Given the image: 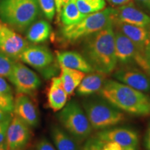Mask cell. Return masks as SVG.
Here are the masks:
<instances>
[{"label":"cell","instance_id":"2e32d148","mask_svg":"<svg viewBox=\"0 0 150 150\" xmlns=\"http://www.w3.org/2000/svg\"><path fill=\"white\" fill-rule=\"evenodd\" d=\"M114 19L132 25L150 27V17L136 8L132 3L114 9Z\"/></svg>","mask_w":150,"mask_h":150},{"label":"cell","instance_id":"8fae6325","mask_svg":"<svg viewBox=\"0 0 150 150\" xmlns=\"http://www.w3.org/2000/svg\"><path fill=\"white\" fill-rule=\"evenodd\" d=\"M29 45L28 41L6 24L0 29V52L15 61L20 60L22 52Z\"/></svg>","mask_w":150,"mask_h":150},{"label":"cell","instance_id":"b9f144b4","mask_svg":"<svg viewBox=\"0 0 150 150\" xmlns=\"http://www.w3.org/2000/svg\"><path fill=\"white\" fill-rule=\"evenodd\" d=\"M7 150H24V148H20V149H8Z\"/></svg>","mask_w":150,"mask_h":150},{"label":"cell","instance_id":"d590c367","mask_svg":"<svg viewBox=\"0 0 150 150\" xmlns=\"http://www.w3.org/2000/svg\"><path fill=\"white\" fill-rule=\"evenodd\" d=\"M136 2L142 8L150 11V0H136Z\"/></svg>","mask_w":150,"mask_h":150},{"label":"cell","instance_id":"4dcf8cb0","mask_svg":"<svg viewBox=\"0 0 150 150\" xmlns=\"http://www.w3.org/2000/svg\"><path fill=\"white\" fill-rule=\"evenodd\" d=\"M99 141L100 144V150H122L125 148L114 142H103L99 140Z\"/></svg>","mask_w":150,"mask_h":150},{"label":"cell","instance_id":"44dd1931","mask_svg":"<svg viewBox=\"0 0 150 150\" xmlns=\"http://www.w3.org/2000/svg\"><path fill=\"white\" fill-rule=\"evenodd\" d=\"M51 136L56 150H79L78 142L63 127L54 125L51 129Z\"/></svg>","mask_w":150,"mask_h":150},{"label":"cell","instance_id":"1f68e13d","mask_svg":"<svg viewBox=\"0 0 150 150\" xmlns=\"http://www.w3.org/2000/svg\"><path fill=\"white\" fill-rule=\"evenodd\" d=\"M83 150H100V144L99 140L95 137L88 140L84 145Z\"/></svg>","mask_w":150,"mask_h":150},{"label":"cell","instance_id":"e575fe53","mask_svg":"<svg viewBox=\"0 0 150 150\" xmlns=\"http://www.w3.org/2000/svg\"><path fill=\"white\" fill-rule=\"evenodd\" d=\"M108 1L115 6H123L133 2V0H108Z\"/></svg>","mask_w":150,"mask_h":150},{"label":"cell","instance_id":"9c48e42d","mask_svg":"<svg viewBox=\"0 0 150 150\" xmlns=\"http://www.w3.org/2000/svg\"><path fill=\"white\" fill-rule=\"evenodd\" d=\"M8 79L18 93L33 95L41 86V81L36 73L23 63L17 61Z\"/></svg>","mask_w":150,"mask_h":150},{"label":"cell","instance_id":"f35d334b","mask_svg":"<svg viewBox=\"0 0 150 150\" xmlns=\"http://www.w3.org/2000/svg\"><path fill=\"white\" fill-rule=\"evenodd\" d=\"M8 149V147H7V144L6 142H4V143L0 145V150H7Z\"/></svg>","mask_w":150,"mask_h":150},{"label":"cell","instance_id":"7402d4cb","mask_svg":"<svg viewBox=\"0 0 150 150\" xmlns=\"http://www.w3.org/2000/svg\"><path fill=\"white\" fill-rule=\"evenodd\" d=\"M61 68V78L62 85L68 95H71L76 91L77 87L84 76L85 73L81 71L68 68L65 67H60Z\"/></svg>","mask_w":150,"mask_h":150},{"label":"cell","instance_id":"ba28073f","mask_svg":"<svg viewBox=\"0 0 150 150\" xmlns=\"http://www.w3.org/2000/svg\"><path fill=\"white\" fill-rule=\"evenodd\" d=\"M20 60L36 69L45 78L51 77L57 72L58 68L54 63L53 54L50 49L44 45H29L22 52Z\"/></svg>","mask_w":150,"mask_h":150},{"label":"cell","instance_id":"484cf974","mask_svg":"<svg viewBox=\"0 0 150 150\" xmlns=\"http://www.w3.org/2000/svg\"><path fill=\"white\" fill-rule=\"evenodd\" d=\"M40 11L48 20H53L56 14L55 0H38Z\"/></svg>","mask_w":150,"mask_h":150},{"label":"cell","instance_id":"4316f807","mask_svg":"<svg viewBox=\"0 0 150 150\" xmlns=\"http://www.w3.org/2000/svg\"><path fill=\"white\" fill-rule=\"evenodd\" d=\"M0 95L9 98H13L12 88L8 82L4 79V77L2 76H0Z\"/></svg>","mask_w":150,"mask_h":150},{"label":"cell","instance_id":"f546056e","mask_svg":"<svg viewBox=\"0 0 150 150\" xmlns=\"http://www.w3.org/2000/svg\"><path fill=\"white\" fill-rule=\"evenodd\" d=\"M35 150H56L46 138H42L37 142Z\"/></svg>","mask_w":150,"mask_h":150},{"label":"cell","instance_id":"5bb4252c","mask_svg":"<svg viewBox=\"0 0 150 150\" xmlns=\"http://www.w3.org/2000/svg\"><path fill=\"white\" fill-rule=\"evenodd\" d=\"M112 24L115 29L128 37L137 47L143 53L150 43V27H142L139 26L125 23L113 18Z\"/></svg>","mask_w":150,"mask_h":150},{"label":"cell","instance_id":"7bdbcfd3","mask_svg":"<svg viewBox=\"0 0 150 150\" xmlns=\"http://www.w3.org/2000/svg\"><path fill=\"white\" fill-rule=\"evenodd\" d=\"M4 24V23H3L2 22H1V20H0V29H1V28L3 27V25Z\"/></svg>","mask_w":150,"mask_h":150},{"label":"cell","instance_id":"30bf717a","mask_svg":"<svg viewBox=\"0 0 150 150\" xmlns=\"http://www.w3.org/2000/svg\"><path fill=\"white\" fill-rule=\"evenodd\" d=\"M116 81L145 93H150L149 74L140 68L123 67L112 74Z\"/></svg>","mask_w":150,"mask_h":150},{"label":"cell","instance_id":"d4e9b609","mask_svg":"<svg viewBox=\"0 0 150 150\" xmlns=\"http://www.w3.org/2000/svg\"><path fill=\"white\" fill-rule=\"evenodd\" d=\"M16 61L0 52V76L8 78Z\"/></svg>","mask_w":150,"mask_h":150},{"label":"cell","instance_id":"d6a6232c","mask_svg":"<svg viewBox=\"0 0 150 150\" xmlns=\"http://www.w3.org/2000/svg\"><path fill=\"white\" fill-rule=\"evenodd\" d=\"M144 145L145 150H150V121L146 130L145 138H144Z\"/></svg>","mask_w":150,"mask_h":150},{"label":"cell","instance_id":"8992f818","mask_svg":"<svg viewBox=\"0 0 150 150\" xmlns=\"http://www.w3.org/2000/svg\"><path fill=\"white\" fill-rule=\"evenodd\" d=\"M62 127L77 142L88 139L93 131L82 106L76 101L67 102L57 115Z\"/></svg>","mask_w":150,"mask_h":150},{"label":"cell","instance_id":"7a4b0ae2","mask_svg":"<svg viewBox=\"0 0 150 150\" xmlns=\"http://www.w3.org/2000/svg\"><path fill=\"white\" fill-rule=\"evenodd\" d=\"M98 93L123 112L139 117L150 115V96L117 81L106 79Z\"/></svg>","mask_w":150,"mask_h":150},{"label":"cell","instance_id":"83f0119b","mask_svg":"<svg viewBox=\"0 0 150 150\" xmlns=\"http://www.w3.org/2000/svg\"><path fill=\"white\" fill-rule=\"evenodd\" d=\"M0 108L6 111L13 112L14 108V99L0 95Z\"/></svg>","mask_w":150,"mask_h":150},{"label":"cell","instance_id":"f1b7e54d","mask_svg":"<svg viewBox=\"0 0 150 150\" xmlns=\"http://www.w3.org/2000/svg\"><path fill=\"white\" fill-rule=\"evenodd\" d=\"M11 120H12V118H10V119L0 122V145L6 142L7 131H8V126L10 125Z\"/></svg>","mask_w":150,"mask_h":150},{"label":"cell","instance_id":"cb8c5ba5","mask_svg":"<svg viewBox=\"0 0 150 150\" xmlns=\"http://www.w3.org/2000/svg\"><path fill=\"white\" fill-rule=\"evenodd\" d=\"M79 10L85 16L99 12L106 6L105 0H75Z\"/></svg>","mask_w":150,"mask_h":150},{"label":"cell","instance_id":"5b68a950","mask_svg":"<svg viewBox=\"0 0 150 150\" xmlns=\"http://www.w3.org/2000/svg\"><path fill=\"white\" fill-rule=\"evenodd\" d=\"M113 18L114 8H107L102 11L87 15L77 23L63 26L61 30V35L67 42H77L103 29L112 22Z\"/></svg>","mask_w":150,"mask_h":150},{"label":"cell","instance_id":"9a60e30c","mask_svg":"<svg viewBox=\"0 0 150 150\" xmlns=\"http://www.w3.org/2000/svg\"><path fill=\"white\" fill-rule=\"evenodd\" d=\"M13 112L15 115L20 117L31 127H35L38 125V111L28 95L18 93L14 99Z\"/></svg>","mask_w":150,"mask_h":150},{"label":"cell","instance_id":"52a82bcc","mask_svg":"<svg viewBox=\"0 0 150 150\" xmlns=\"http://www.w3.org/2000/svg\"><path fill=\"white\" fill-rule=\"evenodd\" d=\"M115 33V56L117 62L123 67H138V68L149 74V67L143 53L128 37L118 30Z\"/></svg>","mask_w":150,"mask_h":150},{"label":"cell","instance_id":"3957f363","mask_svg":"<svg viewBox=\"0 0 150 150\" xmlns=\"http://www.w3.org/2000/svg\"><path fill=\"white\" fill-rule=\"evenodd\" d=\"M38 0H0V20L18 32H24L40 14Z\"/></svg>","mask_w":150,"mask_h":150},{"label":"cell","instance_id":"277c9868","mask_svg":"<svg viewBox=\"0 0 150 150\" xmlns=\"http://www.w3.org/2000/svg\"><path fill=\"white\" fill-rule=\"evenodd\" d=\"M81 106L95 130L101 131L115 127L125 120L122 111L101 97L83 99Z\"/></svg>","mask_w":150,"mask_h":150},{"label":"cell","instance_id":"6da1fadb","mask_svg":"<svg viewBox=\"0 0 150 150\" xmlns=\"http://www.w3.org/2000/svg\"><path fill=\"white\" fill-rule=\"evenodd\" d=\"M81 54L95 72L110 74L117 65L112 22L82 40Z\"/></svg>","mask_w":150,"mask_h":150},{"label":"cell","instance_id":"ffe728a7","mask_svg":"<svg viewBox=\"0 0 150 150\" xmlns=\"http://www.w3.org/2000/svg\"><path fill=\"white\" fill-rule=\"evenodd\" d=\"M52 33L50 24L45 20H39L33 22L26 30V38L33 44L45 42Z\"/></svg>","mask_w":150,"mask_h":150},{"label":"cell","instance_id":"4fadbf2b","mask_svg":"<svg viewBox=\"0 0 150 150\" xmlns=\"http://www.w3.org/2000/svg\"><path fill=\"white\" fill-rule=\"evenodd\" d=\"M30 127H31L18 116H13L6 134V142L8 149H20L25 147L31 138Z\"/></svg>","mask_w":150,"mask_h":150},{"label":"cell","instance_id":"ab89813d","mask_svg":"<svg viewBox=\"0 0 150 150\" xmlns=\"http://www.w3.org/2000/svg\"><path fill=\"white\" fill-rule=\"evenodd\" d=\"M122 150H138L137 147H125Z\"/></svg>","mask_w":150,"mask_h":150},{"label":"cell","instance_id":"d6986e66","mask_svg":"<svg viewBox=\"0 0 150 150\" xmlns=\"http://www.w3.org/2000/svg\"><path fill=\"white\" fill-rule=\"evenodd\" d=\"M84 76L79 85L76 89L79 96H89L100 91L106 81V76L102 73L93 72L88 73Z\"/></svg>","mask_w":150,"mask_h":150},{"label":"cell","instance_id":"8d00e7d4","mask_svg":"<svg viewBox=\"0 0 150 150\" xmlns=\"http://www.w3.org/2000/svg\"><path fill=\"white\" fill-rule=\"evenodd\" d=\"M145 57L147 62L148 67H149V74L150 76V43L145 50Z\"/></svg>","mask_w":150,"mask_h":150},{"label":"cell","instance_id":"e0dca14e","mask_svg":"<svg viewBox=\"0 0 150 150\" xmlns=\"http://www.w3.org/2000/svg\"><path fill=\"white\" fill-rule=\"evenodd\" d=\"M56 59L60 67H65L84 73L95 72L81 54L74 51L58 52Z\"/></svg>","mask_w":150,"mask_h":150},{"label":"cell","instance_id":"836d02e7","mask_svg":"<svg viewBox=\"0 0 150 150\" xmlns=\"http://www.w3.org/2000/svg\"><path fill=\"white\" fill-rule=\"evenodd\" d=\"M12 112H8L0 108V122L13 117Z\"/></svg>","mask_w":150,"mask_h":150},{"label":"cell","instance_id":"60d3db41","mask_svg":"<svg viewBox=\"0 0 150 150\" xmlns=\"http://www.w3.org/2000/svg\"><path fill=\"white\" fill-rule=\"evenodd\" d=\"M71 0H61V2H62V5H63V6L65 4H67V3L70 2Z\"/></svg>","mask_w":150,"mask_h":150},{"label":"cell","instance_id":"ac0fdd59","mask_svg":"<svg viewBox=\"0 0 150 150\" xmlns=\"http://www.w3.org/2000/svg\"><path fill=\"white\" fill-rule=\"evenodd\" d=\"M67 95L62 85L60 76H53L47 93V102L54 111H59L67 104Z\"/></svg>","mask_w":150,"mask_h":150},{"label":"cell","instance_id":"74e56055","mask_svg":"<svg viewBox=\"0 0 150 150\" xmlns=\"http://www.w3.org/2000/svg\"><path fill=\"white\" fill-rule=\"evenodd\" d=\"M55 2H56V12L58 13V15H59V18L62 8H63V5H62L61 0H55Z\"/></svg>","mask_w":150,"mask_h":150},{"label":"cell","instance_id":"603a6c76","mask_svg":"<svg viewBox=\"0 0 150 150\" xmlns=\"http://www.w3.org/2000/svg\"><path fill=\"white\" fill-rule=\"evenodd\" d=\"M86 16L79 10L75 0H71L70 2L63 6L59 18L63 26H69L77 23Z\"/></svg>","mask_w":150,"mask_h":150},{"label":"cell","instance_id":"7c38bea8","mask_svg":"<svg viewBox=\"0 0 150 150\" xmlns=\"http://www.w3.org/2000/svg\"><path fill=\"white\" fill-rule=\"evenodd\" d=\"M95 138L103 142H114L124 147H137L139 139L136 131L126 127H110L99 131Z\"/></svg>","mask_w":150,"mask_h":150}]
</instances>
